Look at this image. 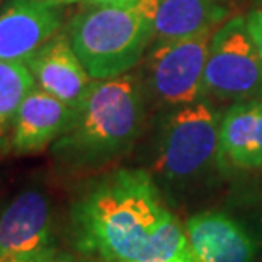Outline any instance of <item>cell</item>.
I'll return each mask as SVG.
<instances>
[{"mask_svg": "<svg viewBox=\"0 0 262 262\" xmlns=\"http://www.w3.org/2000/svg\"><path fill=\"white\" fill-rule=\"evenodd\" d=\"M77 249L107 262H194L186 230L162 204L154 176L116 169L73 206Z\"/></svg>", "mask_w": 262, "mask_h": 262, "instance_id": "obj_1", "label": "cell"}, {"mask_svg": "<svg viewBox=\"0 0 262 262\" xmlns=\"http://www.w3.org/2000/svg\"><path fill=\"white\" fill-rule=\"evenodd\" d=\"M145 91L135 73L94 80L73 107L68 126L50 146L56 165L94 170L133 148L145 123Z\"/></svg>", "mask_w": 262, "mask_h": 262, "instance_id": "obj_2", "label": "cell"}, {"mask_svg": "<svg viewBox=\"0 0 262 262\" xmlns=\"http://www.w3.org/2000/svg\"><path fill=\"white\" fill-rule=\"evenodd\" d=\"M155 0L128 7H94L72 19L67 36L92 80L128 73L154 41Z\"/></svg>", "mask_w": 262, "mask_h": 262, "instance_id": "obj_3", "label": "cell"}, {"mask_svg": "<svg viewBox=\"0 0 262 262\" xmlns=\"http://www.w3.org/2000/svg\"><path fill=\"white\" fill-rule=\"evenodd\" d=\"M220 118L206 99L176 107L162 124L154 172L164 184L184 186L222 167Z\"/></svg>", "mask_w": 262, "mask_h": 262, "instance_id": "obj_4", "label": "cell"}, {"mask_svg": "<svg viewBox=\"0 0 262 262\" xmlns=\"http://www.w3.org/2000/svg\"><path fill=\"white\" fill-rule=\"evenodd\" d=\"M204 94L222 101L262 99V58L245 15H233L213 31L203 78Z\"/></svg>", "mask_w": 262, "mask_h": 262, "instance_id": "obj_5", "label": "cell"}, {"mask_svg": "<svg viewBox=\"0 0 262 262\" xmlns=\"http://www.w3.org/2000/svg\"><path fill=\"white\" fill-rule=\"evenodd\" d=\"M213 31L155 43L145 61L150 94L165 106L181 107L204 96L203 78Z\"/></svg>", "mask_w": 262, "mask_h": 262, "instance_id": "obj_6", "label": "cell"}, {"mask_svg": "<svg viewBox=\"0 0 262 262\" xmlns=\"http://www.w3.org/2000/svg\"><path fill=\"white\" fill-rule=\"evenodd\" d=\"M55 250L50 198L41 187H26L0 209V257L45 260Z\"/></svg>", "mask_w": 262, "mask_h": 262, "instance_id": "obj_7", "label": "cell"}, {"mask_svg": "<svg viewBox=\"0 0 262 262\" xmlns=\"http://www.w3.org/2000/svg\"><path fill=\"white\" fill-rule=\"evenodd\" d=\"M63 5L55 0H4L0 7V60L26 61L58 34Z\"/></svg>", "mask_w": 262, "mask_h": 262, "instance_id": "obj_8", "label": "cell"}, {"mask_svg": "<svg viewBox=\"0 0 262 262\" xmlns=\"http://www.w3.org/2000/svg\"><path fill=\"white\" fill-rule=\"evenodd\" d=\"M36 85L75 107L92 85V78L63 33L55 34L24 61Z\"/></svg>", "mask_w": 262, "mask_h": 262, "instance_id": "obj_9", "label": "cell"}, {"mask_svg": "<svg viewBox=\"0 0 262 262\" xmlns=\"http://www.w3.org/2000/svg\"><path fill=\"white\" fill-rule=\"evenodd\" d=\"M194 262H252L257 242L237 220L218 211L198 213L186 225Z\"/></svg>", "mask_w": 262, "mask_h": 262, "instance_id": "obj_10", "label": "cell"}, {"mask_svg": "<svg viewBox=\"0 0 262 262\" xmlns=\"http://www.w3.org/2000/svg\"><path fill=\"white\" fill-rule=\"evenodd\" d=\"M72 114V106L36 85L19 107L12 133V150L26 155L48 148L65 131Z\"/></svg>", "mask_w": 262, "mask_h": 262, "instance_id": "obj_11", "label": "cell"}, {"mask_svg": "<svg viewBox=\"0 0 262 262\" xmlns=\"http://www.w3.org/2000/svg\"><path fill=\"white\" fill-rule=\"evenodd\" d=\"M230 15L227 0H155V43L214 31Z\"/></svg>", "mask_w": 262, "mask_h": 262, "instance_id": "obj_12", "label": "cell"}, {"mask_svg": "<svg viewBox=\"0 0 262 262\" xmlns=\"http://www.w3.org/2000/svg\"><path fill=\"white\" fill-rule=\"evenodd\" d=\"M259 99L237 102L225 113L220 123V155L222 165L250 169V151L257 121Z\"/></svg>", "mask_w": 262, "mask_h": 262, "instance_id": "obj_13", "label": "cell"}, {"mask_svg": "<svg viewBox=\"0 0 262 262\" xmlns=\"http://www.w3.org/2000/svg\"><path fill=\"white\" fill-rule=\"evenodd\" d=\"M36 87L24 61L0 60V154L12 150V133L19 107Z\"/></svg>", "mask_w": 262, "mask_h": 262, "instance_id": "obj_14", "label": "cell"}, {"mask_svg": "<svg viewBox=\"0 0 262 262\" xmlns=\"http://www.w3.org/2000/svg\"><path fill=\"white\" fill-rule=\"evenodd\" d=\"M262 165V99H259L257 121H255V133L250 151V169H257Z\"/></svg>", "mask_w": 262, "mask_h": 262, "instance_id": "obj_15", "label": "cell"}, {"mask_svg": "<svg viewBox=\"0 0 262 262\" xmlns=\"http://www.w3.org/2000/svg\"><path fill=\"white\" fill-rule=\"evenodd\" d=\"M245 23H247V29L252 41L257 48L260 58H262V9H254L245 15Z\"/></svg>", "mask_w": 262, "mask_h": 262, "instance_id": "obj_16", "label": "cell"}, {"mask_svg": "<svg viewBox=\"0 0 262 262\" xmlns=\"http://www.w3.org/2000/svg\"><path fill=\"white\" fill-rule=\"evenodd\" d=\"M87 2L94 7H128L138 0H87Z\"/></svg>", "mask_w": 262, "mask_h": 262, "instance_id": "obj_17", "label": "cell"}, {"mask_svg": "<svg viewBox=\"0 0 262 262\" xmlns=\"http://www.w3.org/2000/svg\"><path fill=\"white\" fill-rule=\"evenodd\" d=\"M45 262H87L80 257H75L72 254H67V252H61V250H55L53 254L48 255Z\"/></svg>", "mask_w": 262, "mask_h": 262, "instance_id": "obj_18", "label": "cell"}, {"mask_svg": "<svg viewBox=\"0 0 262 262\" xmlns=\"http://www.w3.org/2000/svg\"><path fill=\"white\" fill-rule=\"evenodd\" d=\"M45 260H34V259H26V257H0V262H45Z\"/></svg>", "mask_w": 262, "mask_h": 262, "instance_id": "obj_19", "label": "cell"}, {"mask_svg": "<svg viewBox=\"0 0 262 262\" xmlns=\"http://www.w3.org/2000/svg\"><path fill=\"white\" fill-rule=\"evenodd\" d=\"M56 4L60 5H70V4H75V2H80V0H55Z\"/></svg>", "mask_w": 262, "mask_h": 262, "instance_id": "obj_20", "label": "cell"}, {"mask_svg": "<svg viewBox=\"0 0 262 262\" xmlns=\"http://www.w3.org/2000/svg\"><path fill=\"white\" fill-rule=\"evenodd\" d=\"M2 4H4V0H0V7H2Z\"/></svg>", "mask_w": 262, "mask_h": 262, "instance_id": "obj_21", "label": "cell"}]
</instances>
